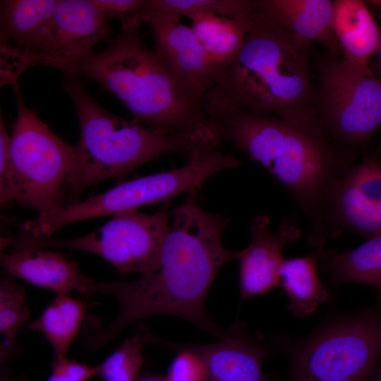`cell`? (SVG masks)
Returning <instances> with one entry per match:
<instances>
[{
  "label": "cell",
  "instance_id": "cell-1",
  "mask_svg": "<svg viewBox=\"0 0 381 381\" xmlns=\"http://www.w3.org/2000/svg\"><path fill=\"white\" fill-rule=\"evenodd\" d=\"M196 190L187 192L183 202L174 208L153 270L133 281L97 284V291L117 300L119 312L109 326L87 339L90 349L101 347L129 324L153 315L181 318L215 337L223 336L206 312L205 300L220 268L238 260L239 250L224 247L222 234L229 219L203 210Z\"/></svg>",
  "mask_w": 381,
  "mask_h": 381
},
{
  "label": "cell",
  "instance_id": "cell-2",
  "mask_svg": "<svg viewBox=\"0 0 381 381\" xmlns=\"http://www.w3.org/2000/svg\"><path fill=\"white\" fill-rule=\"evenodd\" d=\"M217 140L228 143L263 166L291 193L310 225L308 243L327 241L329 194L351 167L352 151L334 146L319 125H297L271 115L237 109L207 111Z\"/></svg>",
  "mask_w": 381,
  "mask_h": 381
},
{
  "label": "cell",
  "instance_id": "cell-3",
  "mask_svg": "<svg viewBox=\"0 0 381 381\" xmlns=\"http://www.w3.org/2000/svg\"><path fill=\"white\" fill-rule=\"evenodd\" d=\"M309 46L250 11L243 43L207 92L205 111L237 109L297 125L318 123Z\"/></svg>",
  "mask_w": 381,
  "mask_h": 381
},
{
  "label": "cell",
  "instance_id": "cell-4",
  "mask_svg": "<svg viewBox=\"0 0 381 381\" xmlns=\"http://www.w3.org/2000/svg\"><path fill=\"white\" fill-rule=\"evenodd\" d=\"M140 27L122 30L103 51L93 54L80 73L99 83L130 110L133 119L167 133L214 138L205 102L147 49Z\"/></svg>",
  "mask_w": 381,
  "mask_h": 381
},
{
  "label": "cell",
  "instance_id": "cell-5",
  "mask_svg": "<svg viewBox=\"0 0 381 381\" xmlns=\"http://www.w3.org/2000/svg\"><path fill=\"white\" fill-rule=\"evenodd\" d=\"M64 88L75 106L80 126L75 159L67 183L69 198L104 179L128 173L169 153H188L216 144L212 138L167 133L137 120H126L98 104L70 75Z\"/></svg>",
  "mask_w": 381,
  "mask_h": 381
},
{
  "label": "cell",
  "instance_id": "cell-6",
  "mask_svg": "<svg viewBox=\"0 0 381 381\" xmlns=\"http://www.w3.org/2000/svg\"><path fill=\"white\" fill-rule=\"evenodd\" d=\"M238 164L236 157L223 153L219 147L198 148L189 155L183 167L126 181L83 202L40 213L23 224V231L33 237H49L75 222L114 216L147 204L167 202L197 189L214 174L236 169Z\"/></svg>",
  "mask_w": 381,
  "mask_h": 381
},
{
  "label": "cell",
  "instance_id": "cell-7",
  "mask_svg": "<svg viewBox=\"0 0 381 381\" xmlns=\"http://www.w3.org/2000/svg\"><path fill=\"white\" fill-rule=\"evenodd\" d=\"M18 114L11 135V175L2 206L18 201L39 214L64 205L67 183L75 159V145L56 136L25 104L18 85H12Z\"/></svg>",
  "mask_w": 381,
  "mask_h": 381
},
{
  "label": "cell",
  "instance_id": "cell-8",
  "mask_svg": "<svg viewBox=\"0 0 381 381\" xmlns=\"http://www.w3.org/2000/svg\"><path fill=\"white\" fill-rule=\"evenodd\" d=\"M381 361V308L330 320L298 344L284 381H371Z\"/></svg>",
  "mask_w": 381,
  "mask_h": 381
},
{
  "label": "cell",
  "instance_id": "cell-9",
  "mask_svg": "<svg viewBox=\"0 0 381 381\" xmlns=\"http://www.w3.org/2000/svg\"><path fill=\"white\" fill-rule=\"evenodd\" d=\"M315 110L329 138L352 151L381 124V78L368 64L329 56L319 65Z\"/></svg>",
  "mask_w": 381,
  "mask_h": 381
},
{
  "label": "cell",
  "instance_id": "cell-10",
  "mask_svg": "<svg viewBox=\"0 0 381 381\" xmlns=\"http://www.w3.org/2000/svg\"><path fill=\"white\" fill-rule=\"evenodd\" d=\"M168 204L158 212L146 214L136 210L115 214L92 233L73 239L33 237L25 233L13 241L15 250L60 247L85 251L104 259L122 274L143 275L159 261L164 241L170 229Z\"/></svg>",
  "mask_w": 381,
  "mask_h": 381
},
{
  "label": "cell",
  "instance_id": "cell-11",
  "mask_svg": "<svg viewBox=\"0 0 381 381\" xmlns=\"http://www.w3.org/2000/svg\"><path fill=\"white\" fill-rule=\"evenodd\" d=\"M109 19L92 0H57L37 65L79 73L95 44L109 35Z\"/></svg>",
  "mask_w": 381,
  "mask_h": 381
},
{
  "label": "cell",
  "instance_id": "cell-12",
  "mask_svg": "<svg viewBox=\"0 0 381 381\" xmlns=\"http://www.w3.org/2000/svg\"><path fill=\"white\" fill-rule=\"evenodd\" d=\"M327 239L351 231L369 238L381 234V162L375 156L351 167L327 201Z\"/></svg>",
  "mask_w": 381,
  "mask_h": 381
},
{
  "label": "cell",
  "instance_id": "cell-13",
  "mask_svg": "<svg viewBox=\"0 0 381 381\" xmlns=\"http://www.w3.org/2000/svg\"><path fill=\"white\" fill-rule=\"evenodd\" d=\"M151 339L174 351L187 350L198 356L203 363L206 381H276L262 369L269 349L262 338L243 322H234L218 341L210 344Z\"/></svg>",
  "mask_w": 381,
  "mask_h": 381
},
{
  "label": "cell",
  "instance_id": "cell-14",
  "mask_svg": "<svg viewBox=\"0 0 381 381\" xmlns=\"http://www.w3.org/2000/svg\"><path fill=\"white\" fill-rule=\"evenodd\" d=\"M176 13L149 10L145 21L150 27L153 49L196 96L205 99L215 83L219 69L199 42L192 28Z\"/></svg>",
  "mask_w": 381,
  "mask_h": 381
},
{
  "label": "cell",
  "instance_id": "cell-15",
  "mask_svg": "<svg viewBox=\"0 0 381 381\" xmlns=\"http://www.w3.org/2000/svg\"><path fill=\"white\" fill-rule=\"evenodd\" d=\"M251 241L239 250V289L242 300L264 294L279 285L283 249L296 241L300 230L286 219L277 231L265 216L256 217L250 227Z\"/></svg>",
  "mask_w": 381,
  "mask_h": 381
},
{
  "label": "cell",
  "instance_id": "cell-16",
  "mask_svg": "<svg viewBox=\"0 0 381 381\" xmlns=\"http://www.w3.org/2000/svg\"><path fill=\"white\" fill-rule=\"evenodd\" d=\"M251 11L296 39L324 46L329 56L337 57L341 49L333 25V2L329 0H250Z\"/></svg>",
  "mask_w": 381,
  "mask_h": 381
},
{
  "label": "cell",
  "instance_id": "cell-17",
  "mask_svg": "<svg viewBox=\"0 0 381 381\" xmlns=\"http://www.w3.org/2000/svg\"><path fill=\"white\" fill-rule=\"evenodd\" d=\"M1 265L10 275L49 289L57 296L72 291L83 294L97 291V284L83 274L78 265L60 253L38 248H21L1 253Z\"/></svg>",
  "mask_w": 381,
  "mask_h": 381
},
{
  "label": "cell",
  "instance_id": "cell-18",
  "mask_svg": "<svg viewBox=\"0 0 381 381\" xmlns=\"http://www.w3.org/2000/svg\"><path fill=\"white\" fill-rule=\"evenodd\" d=\"M57 0H11L1 4V43L26 54L32 66L41 53Z\"/></svg>",
  "mask_w": 381,
  "mask_h": 381
},
{
  "label": "cell",
  "instance_id": "cell-19",
  "mask_svg": "<svg viewBox=\"0 0 381 381\" xmlns=\"http://www.w3.org/2000/svg\"><path fill=\"white\" fill-rule=\"evenodd\" d=\"M332 25L344 58L349 61L366 65L377 53L380 31L364 1H333Z\"/></svg>",
  "mask_w": 381,
  "mask_h": 381
},
{
  "label": "cell",
  "instance_id": "cell-20",
  "mask_svg": "<svg viewBox=\"0 0 381 381\" xmlns=\"http://www.w3.org/2000/svg\"><path fill=\"white\" fill-rule=\"evenodd\" d=\"M317 265L330 277L333 283H360L376 291L381 308V234L373 236L356 248L339 253L318 248Z\"/></svg>",
  "mask_w": 381,
  "mask_h": 381
},
{
  "label": "cell",
  "instance_id": "cell-21",
  "mask_svg": "<svg viewBox=\"0 0 381 381\" xmlns=\"http://www.w3.org/2000/svg\"><path fill=\"white\" fill-rule=\"evenodd\" d=\"M317 255L284 259L279 284L289 297L288 310L295 316L307 317L326 302L329 293L317 272Z\"/></svg>",
  "mask_w": 381,
  "mask_h": 381
},
{
  "label": "cell",
  "instance_id": "cell-22",
  "mask_svg": "<svg viewBox=\"0 0 381 381\" xmlns=\"http://www.w3.org/2000/svg\"><path fill=\"white\" fill-rule=\"evenodd\" d=\"M188 18L199 42L219 71L237 55L250 20L240 21L212 13H198Z\"/></svg>",
  "mask_w": 381,
  "mask_h": 381
},
{
  "label": "cell",
  "instance_id": "cell-23",
  "mask_svg": "<svg viewBox=\"0 0 381 381\" xmlns=\"http://www.w3.org/2000/svg\"><path fill=\"white\" fill-rule=\"evenodd\" d=\"M85 312L83 302L67 295L57 296L30 328L42 332L51 344L54 359L66 354L77 334Z\"/></svg>",
  "mask_w": 381,
  "mask_h": 381
},
{
  "label": "cell",
  "instance_id": "cell-24",
  "mask_svg": "<svg viewBox=\"0 0 381 381\" xmlns=\"http://www.w3.org/2000/svg\"><path fill=\"white\" fill-rule=\"evenodd\" d=\"M147 6L151 11L187 18L198 13H212L240 21L250 18L248 0H147Z\"/></svg>",
  "mask_w": 381,
  "mask_h": 381
},
{
  "label": "cell",
  "instance_id": "cell-25",
  "mask_svg": "<svg viewBox=\"0 0 381 381\" xmlns=\"http://www.w3.org/2000/svg\"><path fill=\"white\" fill-rule=\"evenodd\" d=\"M30 318L25 292L22 286L8 278L0 283V332L5 341L1 356H6L15 344L18 331Z\"/></svg>",
  "mask_w": 381,
  "mask_h": 381
},
{
  "label": "cell",
  "instance_id": "cell-26",
  "mask_svg": "<svg viewBox=\"0 0 381 381\" xmlns=\"http://www.w3.org/2000/svg\"><path fill=\"white\" fill-rule=\"evenodd\" d=\"M142 364V339L134 336L96 366L97 374L102 381H137Z\"/></svg>",
  "mask_w": 381,
  "mask_h": 381
},
{
  "label": "cell",
  "instance_id": "cell-27",
  "mask_svg": "<svg viewBox=\"0 0 381 381\" xmlns=\"http://www.w3.org/2000/svg\"><path fill=\"white\" fill-rule=\"evenodd\" d=\"M109 18H119L122 30L140 27L145 21L147 0H92Z\"/></svg>",
  "mask_w": 381,
  "mask_h": 381
},
{
  "label": "cell",
  "instance_id": "cell-28",
  "mask_svg": "<svg viewBox=\"0 0 381 381\" xmlns=\"http://www.w3.org/2000/svg\"><path fill=\"white\" fill-rule=\"evenodd\" d=\"M177 352L169 368L167 381H206L205 368L200 358L187 350Z\"/></svg>",
  "mask_w": 381,
  "mask_h": 381
},
{
  "label": "cell",
  "instance_id": "cell-29",
  "mask_svg": "<svg viewBox=\"0 0 381 381\" xmlns=\"http://www.w3.org/2000/svg\"><path fill=\"white\" fill-rule=\"evenodd\" d=\"M95 375L96 367L64 358L54 359L52 374L47 381H87Z\"/></svg>",
  "mask_w": 381,
  "mask_h": 381
},
{
  "label": "cell",
  "instance_id": "cell-30",
  "mask_svg": "<svg viewBox=\"0 0 381 381\" xmlns=\"http://www.w3.org/2000/svg\"><path fill=\"white\" fill-rule=\"evenodd\" d=\"M11 175V136L8 134L2 116L0 121V201L6 196Z\"/></svg>",
  "mask_w": 381,
  "mask_h": 381
},
{
  "label": "cell",
  "instance_id": "cell-31",
  "mask_svg": "<svg viewBox=\"0 0 381 381\" xmlns=\"http://www.w3.org/2000/svg\"><path fill=\"white\" fill-rule=\"evenodd\" d=\"M371 381H381V361L376 368Z\"/></svg>",
  "mask_w": 381,
  "mask_h": 381
},
{
  "label": "cell",
  "instance_id": "cell-32",
  "mask_svg": "<svg viewBox=\"0 0 381 381\" xmlns=\"http://www.w3.org/2000/svg\"><path fill=\"white\" fill-rule=\"evenodd\" d=\"M141 381H167V380L162 379L157 377H147L143 379Z\"/></svg>",
  "mask_w": 381,
  "mask_h": 381
},
{
  "label": "cell",
  "instance_id": "cell-33",
  "mask_svg": "<svg viewBox=\"0 0 381 381\" xmlns=\"http://www.w3.org/2000/svg\"><path fill=\"white\" fill-rule=\"evenodd\" d=\"M377 54H378V58H379L380 68V70H381V31H380V46H379V49H378Z\"/></svg>",
  "mask_w": 381,
  "mask_h": 381
}]
</instances>
